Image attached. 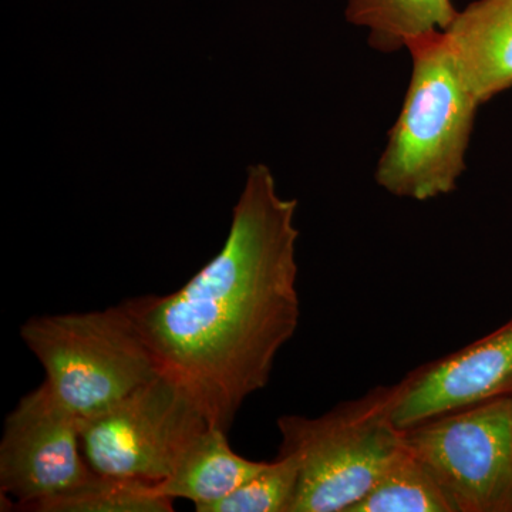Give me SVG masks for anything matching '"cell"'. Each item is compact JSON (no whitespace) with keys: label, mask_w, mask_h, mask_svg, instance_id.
<instances>
[{"label":"cell","mask_w":512,"mask_h":512,"mask_svg":"<svg viewBox=\"0 0 512 512\" xmlns=\"http://www.w3.org/2000/svg\"><path fill=\"white\" fill-rule=\"evenodd\" d=\"M20 338L45 369L50 389L79 419L110 409L161 375L120 303L104 311L33 316Z\"/></svg>","instance_id":"277c9868"},{"label":"cell","mask_w":512,"mask_h":512,"mask_svg":"<svg viewBox=\"0 0 512 512\" xmlns=\"http://www.w3.org/2000/svg\"><path fill=\"white\" fill-rule=\"evenodd\" d=\"M397 383L373 387L318 417L276 420L279 453L299 461L298 490L289 512H348L362 500L403 447L393 420Z\"/></svg>","instance_id":"3957f363"},{"label":"cell","mask_w":512,"mask_h":512,"mask_svg":"<svg viewBox=\"0 0 512 512\" xmlns=\"http://www.w3.org/2000/svg\"><path fill=\"white\" fill-rule=\"evenodd\" d=\"M458 10L451 0H348L346 18L369 30V43L390 53L434 32H444Z\"/></svg>","instance_id":"8fae6325"},{"label":"cell","mask_w":512,"mask_h":512,"mask_svg":"<svg viewBox=\"0 0 512 512\" xmlns=\"http://www.w3.org/2000/svg\"><path fill=\"white\" fill-rule=\"evenodd\" d=\"M211 426L190 393L160 375L96 416L80 419L83 456L101 476L157 484Z\"/></svg>","instance_id":"5b68a950"},{"label":"cell","mask_w":512,"mask_h":512,"mask_svg":"<svg viewBox=\"0 0 512 512\" xmlns=\"http://www.w3.org/2000/svg\"><path fill=\"white\" fill-rule=\"evenodd\" d=\"M348 512H457L429 467L406 447Z\"/></svg>","instance_id":"7c38bea8"},{"label":"cell","mask_w":512,"mask_h":512,"mask_svg":"<svg viewBox=\"0 0 512 512\" xmlns=\"http://www.w3.org/2000/svg\"><path fill=\"white\" fill-rule=\"evenodd\" d=\"M96 471L80 444V419L46 380L8 414L0 440V491L15 510L79 487Z\"/></svg>","instance_id":"52a82bcc"},{"label":"cell","mask_w":512,"mask_h":512,"mask_svg":"<svg viewBox=\"0 0 512 512\" xmlns=\"http://www.w3.org/2000/svg\"><path fill=\"white\" fill-rule=\"evenodd\" d=\"M296 211L269 167L251 165L221 251L178 291L120 303L161 375L227 433L248 397L268 386L301 320Z\"/></svg>","instance_id":"6da1fadb"},{"label":"cell","mask_w":512,"mask_h":512,"mask_svg":"<svg viewBox=\"0 0 512 512\" xmlns=\"http://www.w3.org/2000/svg\"><path fill=\"white\" fill-rule=\"evenodd\" d=\"M480 103L512 87V0H476L444 30Z\"/></svg>","instance_id":"9c48e42d"},{"label":"cell","mask_w":512,"mask_h":512,"mask_svg":"<svg viewBox=\"0 0 512 512\" xmlns=\"http://www.w3.org/2000/svg\"><path fill=\"white\" fill-rule=\"evenodd\" d=\"M171 498L158 494L154 484L94 474L67 493L29 505V512H170Z\"/></svg>","instance_id":"4fadbf2b"},{"label":"cell","mask_w":512,"mask_h":512,"mask_svg":"<svg viewBox=\"0 0 512 512\" xmlns=\"http://www.w3.org/2000/svg\"><path fill=\"white\" fill-rule=\"evenodd\" d=\"M412 77L376 167V183L399 198L429 201L456 190L478 107L444 32L407 43Z\"/></svg>","instance_id":"7a4b0ae2"},{"label":"cell","mask_w":512,"mask_h":512,"mask_svg":"<svg viewBox=\"0 0 512 512\" xmlns=\"http://www.w3.org/2000/svg\"><path fill=\"white\" fill-rule=\"evenodd\" d=\"M512 396V319L484 338L407 373L393 420L409 430L446 414Z\"/></svg>","instance_id":"ba28073f"},{"label":"cell","mask_w":512,"mask_h":512,"mask_svg":"<svg viewBox=\"0 0 512 512\" xmlns=\"http://www.w3.org/2000/svg\"><path fill=\"white\" fill-rule=\"evenodd\" d=\"M299 481V461L279 453L254 477L200 512H289Z\"/></svg>","instance_id":"5bb4252c"},{"label":"cell","mask_w":512,"mask_h":512,"mask_svg":"<svg viewBox=\"0 0 512 512\" xmlns=\"http://www.w3.org/2000/svg\"><path fill=\"white\" fill-rule=\"evenodd\" d=\"M457 512H512V396L403 430Z\"/></svg>","instance_id":"8992f818"},{"label":"cell","mask_w":512,"mask_h":512,"mask_svg":"<svg viewBox=\"0 0 512 512\" xmlns=\"http://www.w3.org/2000/svg\"><path fill=\"white\" fill-rule=\"evenodd\" d=\"M227 434L214 426L202 430L178 458L170 477L154 484L157 493L171 500L191 501L200 512L237 490L268 464L238 456L229 446Z\"/></svg>","instance_id":"30bf717a"}]
</instances>
